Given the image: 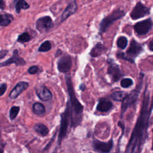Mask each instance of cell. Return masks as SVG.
Segmentation results:
<instances>
[{"label":"cell","mask_w":153,"mask_h":153,"mask_svg":"<svg viewBox=\"0 0 153 153\" xmlns=\"http://www.w3.org/2000/svg\"><path fill=\"white\" fill-rule=\"evenodd\" d=\"M26 63V61L19 55V51L17 49H15L13 51V55L7 60L5 61L0 64L1 67H8L11 64H15L16 67H22L25 65Z\"/></svg>","instance_id":"cell-12"},{"label":"cell","mask_w":153,"mask_h":153,"mask_svg":"<svg viewBox=\"0 0 153 153\" xmlns=\"http://www.w3.org/2000/svg\"><path fill=\"white\" fill-rule=\"evenodd\" d=\"M33 129L35 132L43 137L47 136V135L49 133V128L43 123H37V124H35L33 127Z\"/></svg>","instance_id":"cell-20"},{"label":"cell","mask_w":153,"mask_h":153,"mask_svg":"<svg viewBox=\"0 0 153 153\" xmlns=\"http://www.w3.org/2000/svg\"><path fill=\"white\" fill-rule=\"evenodd\" d=\"M5 7V3L4 0H0V9L3 11Z\"/></svg>","instance_id":"cell-32"},{"label":"cell","mask_w":153,"mask_h":153,"mask_svg":"<svg viewBox=\"0 0 153 153\" xmlns=\"http://www.w3.org/2000/svg\"><path fill=\"white\" fill-rule=\"evenodd\" d=\"M151 150L153 151V143H152V148H151Z\"/></svg>","instance_id":"cell-35"},{"label":"cell","mask_w":153,"mask_h":153,"mask_svg":"<svg viewBox=\"0 0 153 153\" xmlns=\"http://www.w3.org/2000/svg\"><path fill=\"white\" fill-rule=\"evenodd\" d=\"M152 132H153V130H152Z\"/></svg>","instance_id":"cell-36"},{"label":"cell","mask_w":153,"mask_h":153,"mask_svg":"<svg viewBox=\"0 0 153 153\" xmlns=\"http://www.w3.org/2000/svg\"><path fill=\"white\" fill-rule=\"evenodd\" d=\"M32 112L38 116H43L46 113L45 107L40 102H35L32 105Z\"/></svg>","instance_id":"cell-22"},{"label":"cell","mask_w":153,"mask_h":153,"mask_svg":"<svg viewBox=\"0 0 153 153\" xmlns=\"http://www.w3.org/2000/svg\"><path fill=\"white\" fill-rule=\"evenodd\" d=\"M77 9L78 5L76 0H73V1L69 3L61 14L60 19L61 23L65 21L70 16L74 15L77 12Z\"/></svg>","instance_id":"cell-14"},{"label":"cell","mask_w":153,"mask_h":153,"mask_svg":"<svg viewBox=\"0 0 153 153\" xmlns=\"http://www.w3.org/2000/svg\"><path fill=\"white\" fill-rule=\"evenodd\" d=\"M113 107V104L107 98H101L96 107V111L100 113H107Z\"/></svg>","instance_id":"cell-17"},{"label":"cell","mask_w":153,"mask_h":153,"mask_svg":"<svg viewBox=\"0 0 153 153\" xmlns=\"http://www.w3.org/2000/svg\"><path fill=\"white\" fill-rule=\"evenodd\" d=\"M126 15V12L120 9H117L112 11V13L105 16L99 23V31L102 34L107 32L109 26L113 23Z\"/></svg>","instance_id":"cell-4"},{"label":"cell","mask_w":153,"mask_h":153,"mask_svg":"<svg viewBox=\"0 0 153 153\" xmlns=\"http://www.w3.org/2000/svg\"><path fill=\"white\" fill-rule=\"evenodd\" d=\"M127 44H128L127 38L124 36L119 37L118 40H117V47L122 50L126 48Z\"/></svg>","instance_id":"cell-26"},{"label":"cell","mask_w":153,"mask_h":153,"mask_svg":"<svg viewBox=\"0 0 153 153\" xmlns=\"http://www.w3.org/2000/svg\"><path fill=\"white\" fill-rule=\"evenodd\" d=\"M9 53V50H1L0 51V59H3V58L5 57V56H6Z\"/></svg>","instance_id":"cell-31"},{"label":"cell","mask_w":153,"mask_h":153,"mask_svg":"<svg viewBox=\"0 0 153 153\" xmlns=\"http://www.w3.org/2000/svg\"><path fill=\"white\" fill-rule=\"evenodd\" d=\"M108 63L109 65L108 68V74L110 75L113 82L115 83V82L119 81L122 77L124 75L120 66L115 63L114 60L112 59H109L108 60Z\"/></svg>","instance_id":"cell-9"},{"label":"cell","mask_w":153,"mask_h":153,"mask_svg":"<svg viewBox=\"0 0 153 153\" xmlns=\"http://www.w3.org/2000/svg\"><path fill=\"white\" fill-rule=\"evenodd\" d=\"M139 89H135L133 90L129 95H127L125 99H123V101H122V104H121V118H122L123 114H125L126 110L130 108L136 102L138 98L139 94Z\"/></svg>","instance_id":"cell-7"},{"label":"cell","mask_w":153,"mask_h":153,"mask_svg":"<svg viewBox=\"0 0 153 153\" xmlns=\"http://www.w3.org/2000/svg\"><path fill=\"white\" fill-rule=\"evenodd\" d=\"M73 115L71 110L69 101L67 102L66 108L64 111L61 114V124L59 132L58 135L57 143L59 145H61L62 141L67 137L68 133V127L72 128Z\"/></svg>","instance_id":"cell-3"},{"label":"cell","mask_w":153,"mask_h":153,"mask_svg":"<svg viewBox=\"0 0 153 153\" xmlns=\"http://www.w3.org/2000/svg\"><path fill=\"white\" fill-rule=\"evenodd\" d=\"M65 81L68 89L71 110L73 115L72 127L75 128L80 126L82 122L84 107L75 96L71 77L70 75H66Z\"/></svg>","instance_id":"cell-2"},{"label":"cell","mask_w":153,"mask_h":153,"mask_svg":"<svg viewBox=\"0 0 153 153\" xmlns=\"http://www.w3.org/2000/svg\"><path fill=\"white\" fill-rule=\"evenodd\" d=\"M73 65L72 58L69 55H65L59 58L57 67L59 72L61 73H68Z\"/></svg>","instance_id":"cell-10"},{"label":"cell","mask_w":153,"mask_h":153,"mask_svg":"<svg viewBox=\"0 0 153 153\" xmlns=\"http://www.w3.org/2000/svg\"><path fill=\"white\" fill-rule=\"evenodd\" d=\"M29 84L26 81H20L17 83L9 94V98L11 99H15L18 98L21 94L25 92L29 87Z\"/></svg>","instance_id":"cell-15"},{"label":"cell","mask_w":153,"mask_h":153,"mask_svg":"<svg viewBox=\"0 0 153 153\" xmlns=\"http://www.w3.org/2000/svg\"><path fill=\"white\" fill-rule=\"evenodd\" d=\"M143 51L142 46L139 43L136 42L134 39H133L131 42L129 48L126 51L125 54L123 52H117V56L118 58L122 59L125 61H127L131 63H134L135 58L137 57L141 52Z\"/></svg>","instance_id":"cell-5"},{"label":"cell","mask_w":153,"mask_h":153,"mask_svg":"<svg viewBox=\"0 0 153 153\" xmlns=\"http://www.w3.org/2000/svg\"><path fill=\"white\" fill-rule=\"evenodd\" d=\"M13 4L17 14H19L22 10H28L30 8V5L25 0H13Z\"/></svg>","instance_id":"cell-19"},{"label":"cell","mask_w":153,"mask_h":153,"mask_svg":"<svg viewBox=\"0 0 153 153\" xmlns=\"http://www.w3.org/2000/svg\"><path fill=\"white\" fill-rule=\"evenodd\" d=\"M0 18H1L0 25H1V26L4 27L9 26L11 24V23L14 20V17L13 15L6 12L1 13L0 15Z\"/></svg>","instance_id":"cell-21"},{"label":"cell","mask_w":153,"mask_h":153,"mask_svg":"<svg viewBox=\"0 0 153 153\" xmlns=\"http://www.w3.org/2000/svg\"><path fill=\"white\" fill-rule=\"evenodd\" d=\"M150 9L141 2H138L131 11L130 16L132 20H137L150 15Z\"/></svg>","instance_id":"cell-8"},{"label":"cell","mask_w":153,"mask_h":153,"mask_svg":"<svg viewBox=\"0 0 153 153\" xmlns=\"http://www.w3.org/2000/svg\"><path fill=\"white\" fill-rule=\"evenodd\" d=\"M20 107L19 106H13L10 109L9 118L11 121H13L18 115L20 111Z\"/></svg>","instance_id":"cell-24"},{"label":"cell","mask_w":153,"mask_h":153,"mask_svg":"<svg viewBox=\"0 0 153 153\" xmlns=\"http://www.w3.org/2000/svg\"><path fill=\"white\" fill-rule=\"evenodd\" d=\"M39 71V67L36 65H34L31 66L30 68H29L28 69V72L29 74H37Z\"/></svg>","instance_id":"cell-29"},{"label":"cell","mask_w":153,"mask_h":153,"mask_svg":"<svg viewBox=\"0 0 153 153\" xmlns=\"http://www.w3.org/2000/svg\"><path fill=\"white\" fill-rule=\"evenodd\" d=\"M133 84V80L129 78H123L121 80L120 82L121 86L123 88H128L129 87H131V86H132Z\"/></svg>","instance_id":"cell-28"},{"label":"cell","mask_w":153,"mask_h":153,"mask_svg":"<svg viewBox=\"0 0 153 153\" xmlns=\"http://www.w3.org/2000/svg\"><path fill=\"white\" fill-rule=\"evenodd\" d=\"M148 95H145L140 114L126 147V152H138L140 151V148H142L145 140V133L146 134L148 118L150 117L148 109Z\"/></svg>","instance_id":"cell-1"},{"label":"cell","mask_w":153,"mask_h":153,"mask_svg":"<svg viewBox=\"0 0 153 153\" xmlns=\"http://www.w3.org/2000/svg\"><path fill=\"white\" fill-rule=\"evenodd\" d=\"M153 22L151 19L149 18L137 23L134 25V30L138 35H144L150 31Z\"/></svg>","instance_id":"cell-13"},{"label":"cell","mask_w":153,"mask_h":153,"mask_svg":"<svg viewBox=\"0 0 153 153\" xmlns=\"http://www.w3.org/2000/svg\"><path fill=\"white\" fill-rule=\"evenodd\" d=\"M86 85L84 83H81L80 86H79V90H80L81 91H84L86 89Z\"/></svg>","instance_id":"cell-33"},{"label":"cell","mask_w":153,"mask_h":153,"mask_svg":"<svg viewBox=\"0 0 153 153\" xmlns=\"http://www.w3.org/2000/svg\"><path fill=\"white\" fill-rule=\"evenodd\" d=\"M149 48L150 49L153 51V40L151 41V42L149 44Z\"/></svg>","instance_id":"cell-34"},{"label":"cell","mask_w":153,"mask_h":153,"mask_svg":"<svg viewBox=\"0 0 153 153\" xmlns=\"http://www.w3.org/2000/svg\"><path fill=\"white\" fill-rule=\"evenodd\" d=\"M127 96L126 93L123 91H117L114 92L110 95L111 98L114 101L120 102L123 101V99Z\"/></svg>","instance_id":"cell-23"},{"label":"cell","mask_w":153,"mask_h":153,"mask_svg":"<svg viewBox=\"0 0 153 153\" xmlns=\"http://www.w3.org/2000/svg\"><path fill=\"white\" fill-rule=\"evenodd\" d=\"M53 26V22L49 16H44L38 18L35 22V28L41 34L47 32Z\"/></svg>","instance_id":"cell-6"},{"label":"cell","mask_w":153,"mask_h":153,"mask_svg":"<svg viewBox=\"0 0 153 153\" xmlns=\"http://www.w3.org/2000/svg\"><path fill=\"white\" fill-rule=\"evenodd\" d=\"M31 40V35H29V33L25 32L19 35L18 37L17 38V42L23 44L29 42Z\"/></svg>","instance_id":"cell-25"},{"label":"cell","mask_w":153,"mask_h":153,"mask_svg":"<svg viewBox=\"0 0 153 153\" xmlns=\"http://www.w3.org/2000/svg\"><path fill=\"white\" fill-rule=\"evenodd\" d=\"M35 93L38 98L43 101H48L53 96L51 92L44 86H39L35 87Z\"/></svg>","instance_id":"cell-16"},{"label":"cell","mask_w":153,"mask_h":153,"mask_svg":"<svg viewBox=\"0 0 153 153\" xmlns=\"http://www.w3.org/2000/svg\"><path fill=\"white\" fill-rule=\"evenodd\" d=\"M107 50V48L104 44L98 43L91 50L90 55L93 57H97L105 53Z\"/></svg>","instance_id":"cell-18"},{"label":"cell","mask_w":153,"mask_h":153,"mask_svg":"<svg viewBox=\"0 0 153 153\" xmlns=\"http://www.w3.org/2000/svg\"><path fill=\"white\" fill-rule=\"evenodd\" d=\"M114 146L113 139H111L108 142H102L97 139H94L92 142V146L95 151L99 152H109Z\"/></svg>","instance_id":"cell-11"},{"label":"cell","mask_w":153,"mask_h":153,"mask_svg":"<svg viewBox=\"0 0 153 153\" xmlns=\"http://www.w3.org/2000/svg\"><path fill=\"white\" fill-rule=\"evenodd\" d=\"M7 85L6 83H2L0 86V91H1V94H0V96H3L4 94L5 93V91L7 90Z\"/></svg>","instance_id":"cell-30"},{"label":"cell","mask_w":153,"mask_h":153,"mask_svg":"<svg viewBox=\"0 0 153 153\" xmlns=\"http://www.w3.org/2000/svg\"><path fill=\"white\" fill-rule=\"evenodd\" d=\"M51 49V44L50 41H45L40 45L38 48V51L40 52H47L49 51Z\"/></svg>","instance_id":"cell-27"}]
</instances>
